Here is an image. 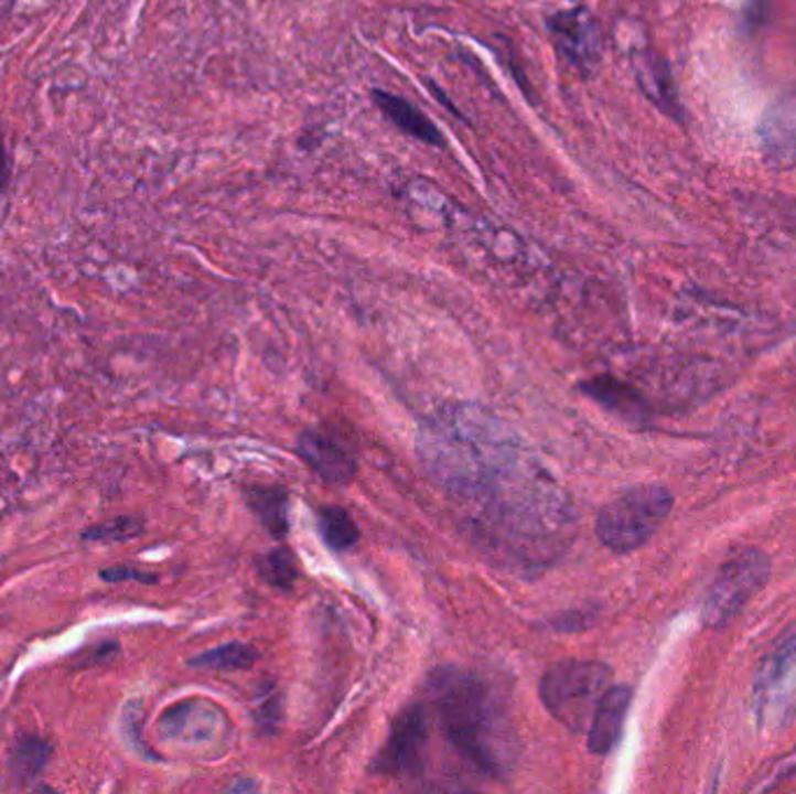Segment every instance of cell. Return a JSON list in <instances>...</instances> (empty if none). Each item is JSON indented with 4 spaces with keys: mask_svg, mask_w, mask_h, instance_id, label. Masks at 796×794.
<instances>
[{
    "mask_svg": "<svg viewBox=\"0 0 796 794\" xmlns=\"http://www.w3.org/2000/svg\"><path fill=\"white\" fill-rule=\"evenodd\" d=\"M429 739L427 716L422 706H408L394 720L387 745L377 752L375 771L387 776H417L424 766V748Z\"/></svg>",
    "mask_w": 796,
    "mask_h": 794,
    "instance_id": "cell-5",
    "label": "cell"
},
{
    "mask_svg": "<svg viewBox=\"0 0 796 794\" xmlns=\"http://www.w3.org/2000/svg\"><path fill=\"white\" fill-rule=\"evenodd\" d=\"M636 73H638V82H641L643 92L647 94V98H653L664 112L680 117V106L676 98L674 82H670V73L664 61L657 58L655 54H645L643 58H638Z\"/></svg>",
    "mask_w": 796,
    "mask_h": 794,
    "instance_id": "cell-14",
    "label": "cell"
},
{
    "mask_svg": "<svg viewBox=\"0 0 796 794\" xmlns=\"http://www.w3.org/2000/svg\"><path fill=\"white\" fill-rule=\"evenodd\" d=\"M299 454L303 462L318 473L326 483L343 485L349 483L356 473L354 459L338 443L331 441L329 436L305 431L299 438Z\"/></svg>",
    "mask_w": 796,
    "mask_h": 794,
    "instance_id": "cell-10",
    "label": "cell"
},
{
    "mask_svg": "<svg viewBox=\"0 0 796 794\" xmlns=\"http://www.w3.org/2000/svg\"><path fill=\"white\" fill-rule=\"evenodd\" d=\"M373 103L383 110V115L394 124V127L401 129L406 136L433 144V148L435 144L438 148H443V136H440L435 124L406 98L394 96L383 89H373Z\"/></svg>",
    "mask_w": 796,
    "mask_h": 794,
    "instance_id": "cell-12",
    "label": "cell"
},
{
    "mask_svg": "<svg viewBox=\"0 0 796 794\" xmlns=\"http://www.w3.org/2000/svg\"><path fill=\"white\" fill-rule=\"evenodd\" d=\"M431 687L438 716L461 755L492 776L510 773L519 755V741L490 685L473 674L443 672L433 678Z\"/></svg>",
    "mask_w": 796,
    "mask_h": 794,
    "instance_id": "cell-1",
    "label": "cell"
},
{
    "mask_svg": "<svg viewBox=\"0 0 796 794\" xmlns=\"http://www.w3.org/2000/svg\"><path fill=\"white\" fill-rule=\"evenodd\" d=\"M674 511V494L664 485H638L615 496L596 517V536L607 550L634 552L653 538Z\"/></svg>",
    "mask_w": 796,
    "mask_h": 794,
    "instance_id": "cell-3",
    "label": "cell"
},
{
    "mask_svg": "<svg viewBox=\"0 0 796 794\" xmlns=\"http://www.w3.org/2000/svg\"><path fill=\"white\" fill-rule=\"evenodd\" d=\"M257 651L245 643H226L215 651H207L198 657L189 659V666L196 668H215V672H243L257 662Z\"/></svg>",
    "mask_w": 796,
    "mask_h": 794,
    "instance_id": "cell-16",
    "label": "cell"
},
{
    "mask_svg": "<svg viewBox=\"0 0 796 794\" xmlns=\"http://www.w3.org/2000/svg\"><path fill=\"white\" fill-rule=\"evenodd\" d=\"M760 720H787L796 713V639L785 643L757 683Z\"/></svg>",
    "mask_w": 796,
    "mask_h": 794,
    "instance_id": "cell-7",
    "label": "cell"
},
{
    "mask_svg": "<svg viewBox=\"0 0 796 794\" xmlns=\"http://www.w3.org/2000/svg\"><path fill=\"white\" fill-rule=\"evenodd\" d=\"M760 144L773 169H796V89L775 98L760 121Z\"/></svg>",
    "mask_w": 796,
    "mask_h": 794,
    "instance_id": "cell-8",
    "label": "cell"
},
{
    "mask_svg": "<svg viewBox=\"0 0 796 794\" xmlns=\"http://www.w3.org/2000/svg\"><path fill=\"white\" fill-rule=\"evenodd\" d=\"M632 697L634 693L628 685H611L605 689V695L594 710L590 729H587V745H590L594 755H607L617 745Z\"/></svg>",
    "mask_w": 796,
    "mask_h": 794,
    "instance_id": "cell-9",
    "label": "cell"
},
{
    "mask_svg": "<svg viewBox=\"0 0 796 794\" xmlns=\"http://www.w3.org/2000/svg\"><path fill=\"white\" fill-rule=\"evenodd\" d=\"M580 389L628 425H641L647 417L643 396L632 385L613 378V375H599V378L582 383Z\"/></svg>",
    "mask_w": 796,
    "mask_h": 794,
    "instance_id": "cell-11",
    "label": "cell"
},
{
    "mask_svg": "<svg viewBox=\"0 0 796 794\" xmlns=\"http://www.w3.org/2000/svg\"><path fill=\"white\" fill-rule=\"evenodd\" d=\"M144 529V519L136 517V515H123V517H115L110 522H100V525L87 527L82 532V540H92V543H119V540H129L140 536Z\"/></svg>",
    "mask_w": 796,
    "mask_h": 794,
    "instance_id": "cell-19",
    "label": "cell"
},
{
    "mask_svg": "<svg viewBox=\"0 0 796 794\" xmlns=\"http://www.w3.org/2000/svg\"><path fill=\"white\" fill-rule=\"evenodd\" d=\"M54 745L37 734H19L10 750V776L17 787L31 785L50 764Z\"/></svg>",
    "mask_w": 796,
    "mask_h": 794,
    "instance_id": "cell-13",
    "label": "cell"
},
{
    "mask_svg": "<svg viewBox=\"0 0 796 794\" xmlns=\"http://www.w3.org/2000/svg\"><path fill=\"white\" fill-rule=\"evenodd\" d=\"M257 785L255 783H236V785H230V790H255Z\"/></svg>",
    "mask_w": 796,
    "mask_h": 794,
    "instance_id": "cell-22",
    "label": "cell"
},
{
    "mask_svg": "<svg viewBox=\"0 0 796 794\" xmlns=\"http://www.w3.org/2000/svg\"><path fill=\"white\" fill-rule=\"evenodd\" d=\"M8 184H10V154L6 148L3 127H0V194L8 190Z\"/></svg>",
    "mask_w": 796,
    "mask_h": 794,
    "instance_id": "cell-21",
    "label": "cell"
},
{
    "mask_svg": "<svg viewBox=\"0 0 796 794\" xmlns=\"http://www.w3.org/2000/svg\"><path fill=\"white\" fill-rule=\"evenodd\" d=\"M100 580L105 582H157L159 578L154 573H147V571H140L136 567H108V569H100Z\"/></svg>",
    "mask_w": 796,
    "mask_h": 794,
    "instance_id": "cell-20",
    "label": "cell"
},
{
    "mask_svg": "<svg viewBox=\"0 0 796 794\" xmlns=\"http://www.w3.org/2000/svg\"><path fill=\"white\" fill-rule=\"evenodd\" d=\"M259 571L270 584H276L280 590H289L299 576V564L289 548H278L266 552L259 559Z\"/></svg>",
    "mask_w": 796,
    "mask_h": 794,
    "instance_id": "cell-18",
    "label": "cell"
},
{
    "mask_svg": "<svg viewBox=\"0 0 796 794\" xmlns=\"http://www.w3.org/2000/svg\"><path fill=\"white\" fill-rule=\"evenodd\" d=\"M320 529L326 546L333 550H349L359 540V529L345 508L326 506L320 511Z\"/></svg>",
    "mask_w": 796,
    "mask_h": 794,
    "instance_id": "cell-17",
    "label": "cell"
},
{
    "mask_svg": "<svg viewBox=\"0 0 796 794\" xmlns=\"http://www.w3.org/2000/svg\"><path fill=\"white\" fill-rule=\"evenodd\" d=\"M613 683V668L603 662L566 659L548 668L540 680L542 706L571 731H587L594 710Z\"/></svg>",
    "mask_w": 796,
    "mask_h": 794,
    "instance_id": "cell-2",
    "label": "cell"
},
{
    "mask_svg": "<svg viewBox=\"0 0 796 794\" xmlns=\"http://www.w3.org/2000/svg\"><path fill=\"white\" fill-rule=\"evenodd\" d=\"M548 29L563 56L582 73H590L601 58V26L587 8L557 12L548 19Z\"/></svg>",
    "mask_w": 796,
    "mask_h": 794,
    "instance_id": "cell-6",
    "label": "cell"
},
{
    "mask_svg": "<svg viewBox=\"0 0 796 794\" xmlns=\"http://www.w3.org/2000/svg\"><path fill=\"white\" fill-rule=\"evenodd\" d=\"M247 504L249 508L257 513V517L261 519V525L272 534L282 538L289 532V517H287V506L289 498L282 490L276 487H255L247 492Z\"/></svg>",
    "mask_w": 796,
    "mask_h": 794,
    "instance_id": "cell-15",
    "label": "cell"
},
{
    "mask_svg": "<svg viewBox=\"0 0 796 794\" xmlns=\"http://www.w3.org/2000/svg\"><path fill=\"white\" fill-rule=\"evenodd\" d=\"M771 578V559L764 550L745 548L729 557L718 576L708 584L701 620L708 626H727L736 620L745 605L757 597Z\"/></svg>",
    "mask_w": 796,
    "mask_h": 794,
    "instance_id": "cell-4",
    "label": "cell"
}]
</instances>
